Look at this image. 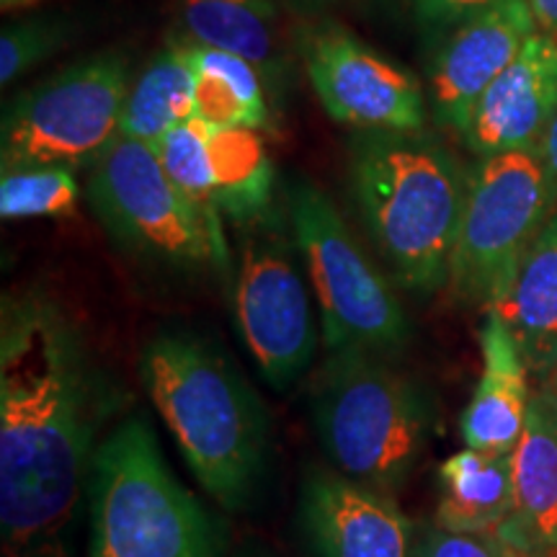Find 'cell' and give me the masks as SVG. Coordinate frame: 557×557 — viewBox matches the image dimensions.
<instances>
[{
  "label": "cell",
  "instance_id": "cell-1",
  "mask_svg": "<svg viewBox=\"0 0 557 557\" xmlns=\"http://www.w3.org/2000/svg\"><path fill=\"white\" fill-rule=\"evenodd\" d=\"M101 385L81 333L52 299L5 297L0 320L3 557H75L94 470Z\"/></svg>",
  "mask_w": 557,
  "mask_h": 557
},
{
  "label": "cell",
  "instance_id": "cell-2",
  "mask_svg": "<svg viewBox=\"0 0 557 557\" xmlns=\"http://www.w3.org/2000/svg\"><path fill=\"white\" fill-rule=\"evenodd\" d=\"M139 374L201 487L227 511L246 506L267 465L269 429L238 369L209 341L165 331L145 346Z\"/></svg>",
  "mask_w": 557,
  "mask_h": 557
},
{
  "label": "cell",
  "instance_id": "cell-9",
  "mask_svg": "<svg viewBox=\"0 0 557 557\" xmlns=\"http://www.w3.org/2000/svg\"><path fill=\"white\" fill-rule=\"evenodd\" d=\"M88 201L109 233L145 259L173 267L222 263L197 205L173 184L148 143L116 137L94 165Z\"/></svg>",
  "mask_w": 557,
  "mask_h": 557
},
{
  "label": "cell",
  "instance_id": "cell-13",
  "mask_svg": "<svg viewBox=\"0 0 557 557\" xmlns=\"http://www.w3.org/2000/svg\"><path fill=\"white\" fill-rule=\"evenodd\" d=\"M299 524L312 557H410V521L387 493L341 472L315 470L299 493Z\"/></svg>",
  "mask_w": 557,
  "mask_h": 557
},
{
  "label": "cell",
  "instance_id": "cell-30",
  "mask_svg": "<svg viewBox=\"0 0 557 557\" xmlns=\"http://www.w3.org/2000/svg\"><path fill=\"white\" fill-rule=\"evenodd\" d=\"M39 3V0H0V9H3L5 13L11 11H21V9H29V5Z\"/></svg>",
  "mask_w": 557,
  "mask_h": 557
},
{
  "label": "cell",
  "instance_id": "cell-5",
  "mask_svg": "<svg viewBox=\"0 0 557 557\" xmlns=\"http://www.w3.org/2000/svg\"><path fill=\"white\" fill-rule=\"evenodd\" d=\"M88 557H218L220 534L173 478L145 418L96 447L88 483Z\"/></svg>",
  "mask_w": 557,
  "mask_h": 557
},
{
  "label": "cell",
  "instance_id": "cell-32",
  "mask_svg": "<svg viewBox=\"0 0 557 557\" xmlns=\"http://www.w3.org/2000/svg\"><path fill=\"white\" fill-rule=\"evenodd\" d=\"M511 557H555V555H527V553H517V549H511Z\"/></svg>",
  "mask_w": 557,
  "mask_h": 557
},
{
  "label": "cell",
  "instance_id": "cell-28",
  "mask_svg": "<svg viewBox=\"0 0 557 557\" xmlns=\"http://www.w3.org/2000/svg\"><path fill=\"white\" fill-rule=\"evenodd\" d=\"M537 150H540L542 163H545V169L549 173V178H553L555 191H557V111H555L553 120H549L545 135L540 137Z\"/></svg>",
  "mask_w": 557,
  "mask_h": 557
},
{
  "label": "cell",
  "instance_id": "cell-17",
  "mask_svg": "<svg viewBox=\"0 0 557 557\" xmlns=\"http://www.w3.org/2000/svg\"><path fill=\"white\" fill-rule=\"evenodd\" d=\"M529 372L545 380L557 364V212L527 250L511 287L493 305Z\"/></svg>",
  "mask_w": 557,
  "mask_h": 557
},
{
  "label": "cell",
  "instance_id": "cell-25",
  "mask_svg": "<svg viewBox=\"0 0 557 557\" xmlns=\"http://www.w3.org/2000/svg\"><path fill=\"white\" fill-rule=\"evenodd\" d=\"M70 26L62 18L37 16L13 21L0 34V83L11 86L21 75L50 60L65 47Z\"/></svg>",
  "mask_w": 557,
  "mask_h": 557
},
{
  "label": "cell",
  "instance_id": "cell-34",
  "mask_svg": "<svg viewBox=\"0 0 557 557\" xmlns=\"http://www.w3.org/2000/svg\"><path fill=\"white\" fill-rule=\"evenodd\" d=\"M547 555H555V557H557V545L553 547V553H547Z\"/></svg>",
  "mask_w": 557,
  "mask_h": 557
},
{
  "label": "cell",
  "instance_id": "cell-7",
  "mask_svg": "<svg viewBox=\"0 0 557 557\" xmlns=\"http://www.w3.org/2000/svg\"><path fill=\"white\" fill-rule=\"evenodd\" d=\"M129 86L127 58L107 50L24 90L3 116L0 169L96 165L120 137Z\"/></svg>",
  "mask_w": 557,
  "mask_h": 557
},
{
  "label": "cell",
  "instance_id": "cell-20",
  "mask_svg": "<svg viewBox=\"0 0 557 557\" xmlns=\"http://www.w3.org/2000/svg\"><path fill=\"white\" fill-rule=\"evenodd\" d=\"M184 54L197 75L194 103L197 116L209 127L230 129H267L271 111L267 99V81L261 70L238 54L212 50L186 41Z\"/></svg>",
  "mask_w": 557,
  "mask_h": 557
},
{
  "label": "cell",
  "instance_id": "cell-15",
  "mask_svg": "<svg viewBox=\"0 0 557 557\" xmlns=\"http://www.w3.org/2000/svg\"><path fill=\"white\" fill-rule=\"evenodd\" d=\"M496 534L527 555H547L557 545V398L549 387L529 400L513 449V508Z\"/></svg>",
  "mask_w": 557,
  "mask_h": 557
},
{
  "label": "cell",
  "instance_id": "cell-12",
  "mask_svg": "<svg viewBox=\"0 0 557 557\" xmlns=\"http://www.w3.org/2000/svg\"><path fill=\"white\" fill-rule=\"evenodd\" d=\"M537 32L527 0H500L457 24L431 67L436 122L465 137L478 101Z\"/></svg>",
  "mask_w": 557,
  "mask_h": 557
},
{
  "label": "cell",
  "instance_id": "cell-19",
  "mask_svg": "<svg viewBox=\"0 0 557 557\" xmlns=\"http://www.w3.org/2000/svg\"><path fill=\"white\" fill-rule=\"evenodd\" d=\"M181 24L191 45L238 54L261 70L267 86L282 75L274 0H184Z\"/></svg>",
  "mask_w": 557,
  "mask_h": 557
},
{
  "label": "cell",
  "instance_id": "cell-4",
  "mask_svg": "<svg viewBox=\"0 0 557 557\" xmlns=\"http://www.w3.org/2000/svg\"><path fill=\"white\" fill-rule=\"evenodd\" d=\"M310 413L336 472L382 493L406 483L431 431L426 393L364 348L331 354L312 387Z\"/></svg>",
  "mask_w": 557,
  "mask_h": 557
},
{
  "label": "cell",
  "instance_id": "cell-23",
  "mask_svg": "<svg viewBox=\"0 0 557 557\" xmlns=\"http://www.w3.org/2000/svg\"><path fill=\"white\" fill-rule=\"evenodd\" d=\"M160 163L169 171L173 184L189 197L205 218L209 233L218 243L222 267L227 263V246L222 235V212L218 207V194H214V169L212 152H209V124L199 116H191L178 127H173L156 145Z\"/></svg>",
  "mask_w": 557,
  "mask_h": 557
},
{
  "label": "cell",
  "instance_id": "cell-33",
  "mask_svg": "<svg viewBox=\"0 0 557 557\" xmlns=\"http://www.w3.org/2000/svg\"><path fill=\"white\" fill-rule=\"evenodd\" d=\"M299 3H308V5H323V3H333V0H299Z\"/></svg>",
  "mask_w": 557,
  "mask_h": 557
},
{
  "label": "cell",
  "instance_id": "cell-21",
  "mask_svg": "<svg viewBox=\"0 0 557 557\" xmlns=\"http://www.w3.org/2000/svg\"><path fill=\"white\" fill-rule=\"evenodd\" d=\"M194 88L197 75L186 60L184 47L173 45L158 52L129 86L120 137L139 139L156 148L173 127L197 116Z\"/></svg>",
  "mask_w": 557,
  "mask_h": 557
},
{
  "label": "cell",
  "instance_id": "cell-11",
  "mask_svg": "<svg viewBox=\"0 0 557 557\" xmlns=\"http://www.w3.org/2000/svg\"><path fill=\"white\" fill-rule=\"evenodd\" d=\"M302 58L331 120L361 132H421L426 120L421 83L354 34L318 26L305 37Z\"/></svg>",
  "mask_w": 557,
  "mask_h": 557
},
{
  "label": "cell",
  "instance_id": "cell-6",
  "mask_svg": "<svg viewBox=\"0 0 557 557\" xmlns=\"http://www.w3.org/2000/svg\"><path fill=\"white\" fill-rule=\"evenodd\" d=\"M287 207L331 351L393 354L406 346L410 323L398 292L369 261L329 194L292 181Z\"/></svg>",
  "mask_w": 557,
  "mask_h": 557
},
{
  "label": "cell",
  "instance_id": "cell-3",
  "mask_svg": "<svg viewBox=\"0 0 557 557\" xmlns=\"http://www.w3.org/2000/svg\"><path fill=\"white\" fill-rule=\"evenodd\" d=\"M351 184L395 282L416 297L447 287L470 173L418 132H361Z\"/></svg>",
  "mask_w": 557,
  "mask_h": 557
},
{
  "label": "cell",
  "instance_id": "cell-16",
  "mask_svg": "<svg viewBox=\"0 0 557 557\" xmlns=\"http://www.w3.org/2000/svg\"><path fill=\"white\" fill-rule=\"evenodd\" d=\"M483 374L465 408L459 431L465 444L480 451H513L527 426L529 367L517 341L496 310H487L480 331Z\"/></svg>",
  "mask_w": 557,
  "mask_h": 557
},
{
  "label": "cell",
  "instance_id": "cell-27",
  "mask_svg": "<svg viewBox=\"0 0 557 557\" xmlns=\"http://www.w3.org/2000/svg\"><path fill=\"white\" fill-rule=\"evenodd\" d=\"M500 0H413L418 21L426 26H457Z\"/></svg>",
  "mask_w": 557,
  "mask_h": 557
},
{
  "label": "cell",
  "instance_id": "cell-29",
  "mask_svg": "<svg viewBox=\"0 0 557 557\" xmlns=\"http://www.w3.org/2000/svg\"><path fill=\"white\" fill-rule=\"evenodd\" d=\"M527 5L537 21V29L557 39V0H527Z\"/></svg>",
  "mask_w": 557,
  "mask_h": 557
},
{
  "label": "cell",
  "instance_id": "cell-24",
  "mask_svg": "<svg viewBox=\"0 0 557 557\" xmlns=\"http://www.w3.org/2000/svg\"><path fill=\"white\" fill-rule=\"evenodd\" d=\"M81 186L70 169H18L0 176L3 220L62 218L78 207Z\"/></svg>",
  "mask_w": 557,
  "mask_h": 557
},
{
  "label": "cell",
  "instance_id": "cell-31",
  "mask_svg": "<svg viewBox=\"0 0 557 557\" xmlns=\"http://www.w3.org/2000/svg\"><path fill=\"white\" fill-rule=\"evenodd\" d=\"M549 389H553L555 398H557V364H555V369H553V374H549Z\"/></svg>",
  "mask_w": 557,
  "mask_h": 557
},
{
  "label": "cell",
  "instance_id": "cell-10",
  "mask_svg": "<svg viewBox=\"0 0 557 557\" xmlns=\"http://www.w3.org/2000/svg\"><path fill=\"white\" fill-rule=\"evenodd\" d=\"M238 333L271 387L284 389L315 354L308 284L282 235L256 233L240 250L235 278Z\"/></svg>",
  "mask_w": 557,
  "mask_h": 557
},
{
  "label": "cell",
  "instance_id": "cell-8",
  "mask_svg": "<svg viewBox=\"0 0 557 557\" xmlns=\"http://www.w3.org/2000/svg\"><path fill=\"white\" fill-rule=\"evenodd\" d=\"M557 191L537 148L480 158L451 259L449 287L491 310L511 287L529 246L553 218Z\"/></svg>",
  "mask_w": 557,
  "mask_h": 557
},
{
  "label": "cell",
  "instance_id": "cell-26",
  "mask_svg": "<svg viewBox=\"0 0 557 557\" xmlns=\"http://www.w3.org/2000/svg\"><path fill=\"white\" fill-rule=\"evenodd\" d=\"M410 557H511V547L496 532L459 534L434 527L418 540Z\"/></svg>",
  "mask_w": 557,
  "mask_h": 557
},
{
  "label": "cell",
  "instance_id": "cell-22",
  "mask_svg": "<svg viewBox=\"0 0 557 557\" xmlns=\"http://www.w3.org/2000/svg\"><path fill=\"white\" fill-rule=\"evenodd\" d=\"M209 152L222 218L240 225L261 222L274 191V165L259 132L209 127Z\"/></svg>",
  "mask_w": 557,
  "mask_h": 557
},
{
  "label": "cell",
  "instance_id": "cell-14",
  "mask_svg": "<svg viewBox=\"0 0 557 557\" xmlns=\"http://www.w3.org/2000/svg\"><path fill=\"white\" fill-rule=\"evenodd\" d=\"M557 111V39L532 34L478 101L465 143L480 158L537 148Z\"/></svg>",
  "mask_w": 557,
  "mask_h": 557
},
{
  "label": "cell",
  "instance_id": "cell-18",
  "mask_svg": "<svg viewBox=\"0 0 557 557\" xmlns=\"http://www.w3.org/2000/svg\"><path fill=\"white\" fill-rule=\"evenodd\" d=\"M513 508V451L462 449L438 468L436 527L459 534H487Z\"/></svg>",
  "mask_w": 557,
  "mask_h": 557
}]
</instances>
